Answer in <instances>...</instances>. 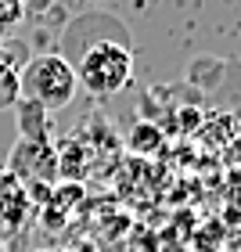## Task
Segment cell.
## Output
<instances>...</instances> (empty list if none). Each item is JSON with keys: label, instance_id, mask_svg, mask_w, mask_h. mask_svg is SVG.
<instances>
[{"label": "cell", "instance_id": "cell-3", "mask_svg": "<svg viewBox=\"0 0 241 252\" xmlns=\"http://www.w3.org/2000/svg\"><path fill=\"white\" fill-rule=\"evenodd\" d=\"M29 213H32V198H29L26 184H22L11 169L0 173V220H7L11 227H18Z\"/></svg>", "mask_w": 241, "mask_h": 252}, {"label": "cell", "instance_id": "cell-4", "mask_svg": "<svg viewBox=\"0 0 241 252\" xmlns=\"http://www.w3.org/2000/svg\"><path fill=\"white\" fill-rule=\"evenodd\" d=\"M15 51H18V40H0V108L18 105V76H22V65L29 58L11 62Z\"/></svg>", "mask_w": 241, "mask_h": 252}, {"label": "cell", "instance_id": "cell-1", "mask_svg": "<svg viewBox=\"0 0 241 252\" xmlns=\"http://www.w3.org/2000/svg\"><path fill=\"white\" fill-rule=\"evenodd\" d=\"M79 90L76 68L61 54H32L22 65L18 76V101H29L43 112H61L65 105H72Z\"/></svg>", "mask_w": 241, "mask_h": 252}, {"label": "cell", "instance_id": "cell-2", "mask_svg": "<svg viewBox=\"0 0 241 252\" xmlns=\"http://www.w3.org/2000/svg\"><path fill=\"white\" fill-rule=\"evenodd\" d=\"M72 68L79 87H87L94 97H116L133 79V54L119 40H97L79 54Z\"/></svg>", "mask_w": 241, "mask_h": 252}]
</instances>
